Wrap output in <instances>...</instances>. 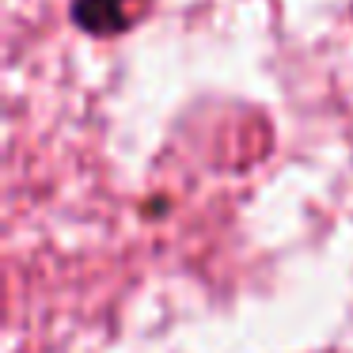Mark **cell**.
<instances>
[{
    "instance_id": "cell-1",
    "label": "cell",
    "mask_w": 353,
    "mask_h": 353,
    "mask_svg": "<svg viewBox=\"0 0 353 353\" xmlns=\"http://www.w3.org/2000/svg\"><path fill=\"white\" fill-rule=\"evenodd\" d=\"M152 0H72V23L95 39H114L145 19Z\"/></svg>"
}]
</instances>
